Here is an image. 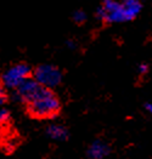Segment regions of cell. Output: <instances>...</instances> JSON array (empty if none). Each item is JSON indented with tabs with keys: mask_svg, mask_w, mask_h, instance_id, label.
Returning a JSON list of instances; mask_svg holds the SVG:
<instances>
[{
	"mask_svg": "<svg viewBox=\"0 0 152 159\" xmlns=\"http://www.w3.org/2000/svg\"><path fill=\"white\" fill-rule=\"evenodd\" d=\"M25 106L28 116L35 120L55 119L62 109L58 96L51 88L46 86H43L42 90Z\"/></svg>",
	"mask_w": 152,
	"mask_h": 159,
	"instance_id": "obj_1",
	"label": "cell"
},
{
	"mask_svg": "<svg viewBox=\"0 0 152 159\" xmlns=\"http://www.w3.org/2000/svg\"><path fill=\"white\" fill-rule=\"evenodd\" d=\"M33 78V69L28 66L27 63H17L9 68L6 73L2 75V83L6 88L16 89L20 84H22L26 79Z\"/></svg>",
	"mask_w": 152,
	"mask_h": 159,
	"instance_id": "obj_2",
	"label": "cell"
},
{
	"mask_svg": "<svg viewBox=\"0 0 152 159\" xmlns=\"http://www.w3.org/2000/svg\"><path fill=\"white\" fill-rule=\"evenodd\" d=\"M33 79L46 88H55L62 80V72L60 68L51 65H42L33 69Z\"/></svg>",
	"mask_w": 152,
	"mask_h": 159,
	"instance_id": "obj_3",
	"label": "cell"
},
{
	"mask_svg": "<svg viewBox=\"0 0 152 159\" xmlns=\"http://www.w3.org/2000/svg\"><path fill=\"white\" fill-rule=\"evenodd\" d=\"M100 18L102 22L110 23V22H122L125 21L124 11L122 7V4L114 1V0H104L102 6L100 9Z\"/></svg>",
	"mask_w": 152,
	"mask_h": 159,
	"instance_id": "obj_4",
	"label": "cell"
},
{
	"mask_svg": "<svg viewBox=\"0 0 152 159\" xmlns=\"http://www.w3.org/2000/svg\"><path fill=\"white\" fill-rule=\"evenodd\" d=\"M43 86L44 85L39 84L35 79L29 78V79H26L22 84H20L16 88V96L22 103L26 105L27 102H29L37 93L42 90Z\"/></svg>",
	"mask_w": 152,
	"mask_h": 159,
	"instance_id": "obj_5",
	"label": "cell"
},
{
	"mask_svg": "<svg viewBox=\"0 0 152 159\" xmlns=\"http://www.w3.org/2000/svg\"><path fill=\"white\" fill-rule=\"evenodd\" d=\"M122 7L124 11L125 21H131L138 16L139 11L141 10V4L139 0H123Z\"/></svg>",
	"mask_w": 152,
	"mask_h": 159,
	"instance_id": "obj_6",
	"label": "cell"
},
{
	"mask_svg": "<svg viewBox=\"0 0 152 159\" xmlns=\"http://www.w3.org/2000/svg\"><path fill=\"white\" fill-rule=\"evenodd\" d=\"M110 153V147L104 142H94L89 151H88V156L90 159H104L107 154Z\"/></svg>",
	"mask_w": 152,
	"mask_h": 159,
	"instance_id": "obj_7",
	"label": "cell"
},
{
	"mask_svg": "<svg viewBox=\"0 0 152 159\" xmlns=\"http://www.w3.org/2000/svg\"><path fill=\"white\" fill-rule=\"evenodd\" d=\"M48 135L51 139H55V140H65L67 137V135H68V131L63 126L51 125V126L48 128Z\"/></svg>",
	"mask_w": 152,
	"mask_h": 159,
	"instance_id": "obj_8",
	"label": "cell"
},
{
	"mask_svg": "<svg viewBox=\"0 0 152 159\" xmlns=\"http://www.w3.org/2000/svg\"><path fill=\"white\" fill-rule=\"evenodd\" d=\"M9 101V93H7V88L5 86V84L2 83V80H0V106L5 105Z\"/></svg>",
	"mask_w": 152,
	"mask_h": 159,
	"instance_id": "obj_9",
	"label": "cell"
},
{
	"mask_svg": "<svg viewBox=\"0 0 152 159\" xmlns=\"http://www.w3.org/2000/svg\"><path fill=\"white\" fill-rule=\"evenodd\" d=\"M10 113L7 109H1L0 111V125H5L10 121Z\"/></svg>",
	"mask_w": 152,
	"mask_h": 159,
	"instance_id": "obj_10",
	"label": "cell"
}]
</instances>
